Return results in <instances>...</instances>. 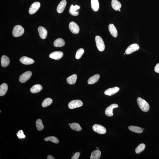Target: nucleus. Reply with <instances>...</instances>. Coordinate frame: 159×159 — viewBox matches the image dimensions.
<instances>
[{"mask_svg":"<svg viewBox=\"0 0 159 159\" xmlns=\"http://www.w3.org/2000/svg\"><path fill=\"white\" fill-rule=\"evenodd\" d=\"M137 101L138 106L143 111L147 112L149 110V105L145 100L141 98L138 97Z\"/></svg>","mask_w":159,"mask_h":159,"instance_id":"nucleus-1","label":"nucleus"},{"mask_svg":"<svg viewBox=\"0 0 159 159\" xmlns=\"http://www.w3.org/2000/svg\"><path fill=\"white\" fill-rule=\"evenodd\" d=\"M24 28L21 26L17 25L14 27L13 31V35L15 37L22 36L24 32Z\"/></svg>","mask_w":159,"mask_h":159,"instance_id":"nucleus-2","label":"nucleus"},{"mask_svg":"<svg viewBox=\"0 0 159 159\" xmlns=\"http://www.w3.org/2000/svg\"><path fill=\"white\" fill-rule=\"evenodd\" d=\"M96 44L98 49L100 51H103L105 49V45L102 38L101 37L97 36L95 37Z\"/></svg>","mask_w":159,"mask_h":159,"instance_id":"nucleus-3","label":"nucleus"},{"mask_svg":"<svg viewBox=\"0 0 159 159\" xmlns=\"http://www.w3.org/2000/svg\"><path fill=\"white\" fill-rule=\"evenodd\" d=\"M83 105L82 101L79 100H74L71 101L68 104V106L69 109H73L80 107Z\"/></svg>","mask_w":159,"mask_h":159,"instance_id":"nucleus-4","label":"nucleus"},{"mask_svg":"<svg viewBox=\"0 0 159 159\" xmlns=\"http://www.w3.org/2000/svg\"><path fill=\"white\" fill-rule=\"evenodd\" d=\"M32 73L31 71H28L20 75L19 81L22 83H24L29 80L32 76Z\"/></svg>","mask_w":159,"mask_h":159,"instance_id":"nucleus-5","label":"nucleus"},{"mask_svg":"<svg viewBox=\"0 0 159 159\" xmlns=\"http://www.w3.org/2000/svg\"><path fill=\"white\" fill-rule=\"evenodd\" d=\"M93 129L95 132L100 134H104L107 132L106 128L103 126L99 124H96L93 125Z\"/></svg>","mask_w":159,"mask_h":159,"instance_id":"nucleus-6","label":"nucleus"},{"mask_svg":"<svg viewBox=\"0 0 159 159\" xmlns=\"http://www.w3.org/2000/svg\"><path fill=\"white\" fill-rule=\"evenodd\" d=\"M139 46L137 44H133L130 45L126 49L125 53L126 54L128 55L139 50Z\"/></svg>","mask_w":159,"mask_h":159,"instance_id":"nucleus-7","label":"nucleus"},{"mask_svg":"<svg viewBox=\"0 0 159 159\" xmlns=\"http://www.w3.org/2000/svg\"><path fill=\"white\" fill-rule=\"evenodd\" d=\"M69 28L71 32L73 34H78L80 31L79 26L74 22H71L69 24Z\"/></svg>","mask_w":159,"mask_h":159,"instance_id":"nucleus-8","label":"nucleus"},{"mask_svg":"<svg viewBox=\"0 0 159 159\" xmlns=\"http://www.w3.org/2000/svg\"><path fill=\"white\" fill-rule=\"evenodd\" d=\"M40 6V4L39 2H35L31 5L29 9V13L32 15L37 12Z\"/></svg>","mask_w":159,"mask_h":159,"instance_id":"nucleus-9","label":"nucleus"},{"mask_svg":"<svg viewBox=\"0 0 159 159\" xmlns=\"http://www.w3.org/2000/svg\"><path fill=\"white\" fill-rule=\"evenodd\" d=\"M119 107L117 104H113L108 107L105 110V113L106 115L108 117H111L113 115V109L115 108Z\"/></svg>","mask_w":159,"mask_h":159,"instance_id":"nucleus-10","label":"nucleus"},{"mask_svg":"<svg viewBox=\"0 0 159 159\" xmlns=\"http://www.w3.org/2000/svg\"><path fill=\"white\" fill-rule=\"evenodd\" d=\"M64 56V53L60 51H57L51 53L50 57L56 60H58Z\"/></svg>","mask_w":159,"mask_h":159,"instance_id":"nucleus-11","label":"nucleus"},{"mask_svg":"<svg viewBox=\"0 0 159 159\" xmlns=\"http://www.w3.org/2000/svg\"><path fill=\"white\" fill-rule=\"evenodd\" d=\"M120 90L119 87H112V88H110L107 90L105 91L104 94L106 95L111 96L115 94L119 91Z\"/></svg>","mask_w":159,"mask_h":159,"instance_id":"nucleus-12","label":"nucleus"},{"mask_svg":"<svg viewBox=\"0 0 159 159\" xmlns=\"http://www.w3.org/2000/svg\"><path fill=\"white\" fill-rule=\"evenodd\" d=\"M38 31L40 38L42 39H45L48 34V32L46 28L40 26L38 28Z\"/></svg>","mask_w":159,"mask_h":159,"instance_id":"nucleus-13","label":"nucleus"},{"mask_svg":"<svg viewBox=\"0 0 159 159\" xmlns=\"http://www.w3.org/2000/svg\"><path fill=\"white\" fill-rule=\"evenodd\" d=\"M20 62L24 65H30L34 64V60L27 57L23 56L20 59Z\"/></svg>","mask_w":159,"mask_h":159,"instance_id":"nucleus-14","label":"nucleus"},{"mask_svg":"<svg viewBox=\"0 0 159 159\" xmlns=\"http://www.w3.org/2000/svg\"><path fill=\"white\" fill-rule=\"evenodd\" d=\"M80 8V7L77 5H72L70 6L69 10V13L70 15L74 16H77L79 15V12H77V10Z\"/></svg>","mask_w":159,"mask_h":159,"instance_id":"nucleus-15","label":"nucleus"},{"mask_svg":"<svg viewBox=\"0 0 159 159\" xmlns=\"http://www.w3.org/2000/svg\"><path fill=\"white\" fill-rule=\"evenodd\" d=\"M67 5V2L66 0H63L59 4L57 7V11L59 13H61L64 12Z\"/></svg>","mask_w":159,"mask_h":159,"instance_id":"nucleus-16","label":"nucleus"},{"mask_svg":"<svg viewBox=\"0 0 159 159\" xmlns=\"http://www.w3.org/2000/svg\"><path fill=\"white\" fill-rule=\"evenodd\" d=\"M109 29L111 35L114 38H117L118 36V32L117 28L113 24H110L109 26Z\"/></svg>","mask_w":159,"mask_h":159,"instance_id":"nucleus-17","label":"nucleus"},{"mask_svg":"<svg viewBox=\"0 0 159 159\" xmlns=\"http://www.w3.org/2000/svg\"><path fill=\"white\" fill-rule=\"evenodd\" d=\"M112 7L116 11L119 10L121 7V4L117 0H112L111 2Z\"/></svg>","mask_w":159,"mask_h":159,"instance_id":"nucleus-18","label":"nucleus"},{"mask_svg":"<svg viewBox=\"0 0 159 159\" xmlns=\"http://www.w3.org/2000/svg\"><path fill=\"white\" fill-rule=\"evenodd\" d=\"M2 66L3 67H6L9 65L10 63V59L8 57L6 56H3L2 57L1 59Z\"/></svg>","mask_w":159,"mask_h":159,"instance_id":"nucleus-19","label":"nucleus"},{"mask_svg":"<svg viewBox=\"0 0 159 159\" xmlns=\"http://www.w3.org/2000/svg\"><path fill=\"white\" fill-rule=\"evenodd\" d=\"M100 76L99 74H96L91 77L87 81V83L89 84H92L96 83L99 81Z\"/></svg>","mask_w":159,"mask_h":159,"instance_id":"nucleus-20","label":"nucleus"},{"mask_svg":"<svg viewBox=\"0 0 159 159\" xmlns=\"http://www.w3.org/2000/svg\"><path fill=\"white\" fill-rule=\"evenodd\" d=\"M8 87L6 83H4L0 86V96H3L7 92Z\"/></svg>","mask_w":159,"mask_h":159,"instance_id":"nucleus-21","label":"nucleus"},{"mask_svg":"<svg viewBox=\"0 0 159 159\" xmlns=\"http://www.w3.org/2000/svg\"><path fill=\"white\" fill-rule=\"evenodd\" d=\"M42 87L41 85L40 84H36L33 85L30 91L32 93H36L40 92L42 90Z\"/></svg>","mask_w":159,"mask_h":159,"instance_id":"nucleus-22","label":"nucleus"},{"mask_svg":"<svg viewBox=\"0 0 159 159\" xmlns=\"http://www.w3.org/2000/svg\"><path fill=\"white\" fill-rule=\"evenodd\" d=\"M91 3L92 8L93 11L95 12L98 11L99 6L98 0H91Z\"/></svg>","mask_w":159,"mask_h":159,"instance_id":"nucleus-23","label":"nucleus"},{"mask_svg":"<svg viewBox=\"0 0 159 159\" xmlns=\"http://www.w3.org/2000/svg\"><path fill=\"white\" fill-rule=\"evenodd\" d=\"M101 152L99 150H95L91 153V159H99L100 158Z\"/></svg>","mask_w":159,"mask_h":159,"instance_id":"nucleus-24","label":"nucleus"},{"mask_svg":"<svg viewBox=\"0 0 159 159\" xmlns=\"http://www.w3.org/2000/svg\"><path fill=\"white\" fill-rule=\"evenodd\" d=\"M128 128L132 131L138 134L142 133L143 131L142 128L136 126H130Z\"/></svg>","mask_w":159,"mask_h":159,"instance_id":"nucleus-25","label":"nucleus"},{"mask_svg":"<svg viewBox=\"0 0 159 159\" xmlns=\"http://www.w3.org/2000/svg\"><path fill=\"white\" fill-rule=\"evenodd\" d=\"M77 77V76L76 74L71 75L67 78V82L68 84L70 85L74 84L76 82Z\"/></svg>","mask_w":159,"mask_h":159,"instance_id":"nucleus-26","label":"nucleus"},{"mask_svg":"<svg viewBox=\"0 0 159 159\" xmlns=\"http://www.w3.org/2000/svg\"><path fill=\"white\" fill-rule=\"evenodd\" d=\"M65 43L64 40L62 39L58 38L55 41L54 44L55 47H60L64 46Z\"/></svg>","mask_w":159,"mask_h":159,"instance_id":"nucleus-27","label":"nucleus"},{"mask_svg":"<svg viewBox=\"0 0 159 159\" xmlns=\"http://www.w3.org/2000/svg\"><path fill=\"white\" fill-rule=\"evenodd\" d=\"M70 127L72 130H76L77 131H80L82 128L80 124L76 123H73L70 124Z\"/></svg>","mask_w":159,"mask_h":159,"instance_id":"nucleus-28","label":"nucleus"},{"mask_svg":"<svg viewBox=\"0 0 159 159\" xmlns=\"http://www.w3.org/2000/svg\"><path fill=\"white\" fill-rule=\"evenodd\" d=\"M36 126L37 130L39 131L43 129L44 127V126L42 123V120L40 119H38L37 120Z\"/></svg>","mask_w":159,"mask_h":159,"instance_id":"nucleus-29","label":"nucleus"},{"mask_svg":"<svg viewBox=\"0 0 159 159\" xmlns=\"http://www.w3.org/2000/svg\"><path fill=\"white\" fill-rule=\"evenodd\" d=\"M52 100L50 98H47L45 99L42 103V106L43 107H46L50 105L51 104Z\"/></svg>","mask_w":159,"mask_h":159,"instance_id":"nucleus-30","label":"nucleus"},{"mask_svg":"<svg viewBox=\"0 0 159 159\" xmlns=\"http://www.w3.org/2000/svg\"><path fill=\"white\" fill-rule=\"evenodd\" d=\"M45 141L51 142L54 143L58 144L59 142V140L57 138L54 136H49L46 137L45 139Z\"/></svg>","mask_w":159,"mask_h":159,"instance_id":"nucleus-31","label":"nucleus"},{"mask_svg":"<svg viewBox=\"0 0 159 159\" xmlns=\"http://www.w3.org/2000/svg\"><path fill=\"white\" fill-rule=\"evenodd\" d=\"M146 146L144 144H140L136 149L135 152L136 154H139L143 151L145 149Z\"/></svg>","mask_w":159,"mask_h":159,"instance_id":"nucleus-32","label":"nucleus"},{"mask_svg":"<svg viewBox=\"0 0 159 159\" xmlns=\"http://www.w3.org/2000/svg\"><path fill=\"white\" fill-rule=\"evenodd\" d=\"M84 52V50L83 48H81L77 50L75 55V58L77 59H79L82 57Z\"/></svg>","mask_w":159,"mask_h":159,"instance_id":"nucleus-33","label":"nucleus"},{"mask_svg":"<svg viewBox=\"0 0 159 159\" xmlns=\"http://www.w3.org/2000/svg\"><path fill=\"white\" fill-rule=\"evenodd\" d=\"M17 136L19 139H22L25 137V136L24 135L23 130H20L17 134Z\"/></svg>","mask_w":159,"mask_h":159,"instance_id":"nucleus-34","label":"nucleus"},{"mask_svg":"<svg viewBox=\"0 0 159 159\" xmlns=\"http://www.w3.org/2000/svg\"><path fill=\"white\" fill-rule=\"evenodd\" d=\"M80 156V152H77L73 155L71 159H78Z\"/></svg>","mask_w":159,"mask_h":159,"instance_id":"nucleus-35","label":"nucleus"},{"mask_svg":"<svg viewBox=\"0 0 159 159\" xmlns=\"http://www.w3.org/2000/svg\"><path fill=\"white\" fill-rule=\"evenodd\" d=\"M154 70L156 72L159 73V63L157 64L155 66Z\"/></svg>","mask_w":159,"mask_h":159,"instance_id":"nucleus-36","label":"nucleus"},{"mask_svg":"<svg viewBox=\"0 0 159 159\" xmlns=\"http://www.w3.org/2000/svg\"><path fill=\"white\" fill-rule=\"evenodd\" d=\"M47 159H55V158L54 157H53L51 155H49L48 157L47 158Z\"/></svg>","mask_w":159,"mask_h":159,"instance_id":"nucleus-37","label":"nucleus"},{"mask_svg":"<svg viewBox=\"0 0 159 159\" xmlns=\"http://www.w3.org/2000/svg\"><path fill=\"white\" fill-rule=\"evenodd\" d=\"M99 148L98 147H97L96 148V150H99Z\"/></svg>","mask_w":159,"mask_h":159,"instance_id":"nucleus-38","label":"nucleus"},{"mask_svg":"<svg viewBox=\"0 0 159 159\" xmlns=\"http://www.w3.org/2000/svg\"><path fill=\"white\" fill-rule=\"evenodd\" d=\"M70 124H70V123H69L68 124L69 125H70Z\"/></svg>","mask_w":159,"mask_h":159,"instance_id":"nucleus-39","label":"nucleus"},{"mask_svg":"<svg viewBox=\"0 0 159 159\" xmlns=\"http://www.w3.org/2000/svg\"><path fill=\"white\" fill-rule=\"evenodd\" d=\"M119 11H121V10H119Z\"/></svg>","mask_w":159,"mask_h":159,"instance_id":"nucleus-40","label":"nucleus"},{"mask_svg":"<svg viewBox=\"0 0 159 159\" xmlns=\"http://www.w3.org/2000/svg\"><path fill=\"white\" fill-rule=\"evenodd\" d=\"M143 129H144V128H143Z\"/></svg>","mask_w":159,"mask_h":159,"instance_id":"nucleus-41","label":"nucleus"}]
</instances>
